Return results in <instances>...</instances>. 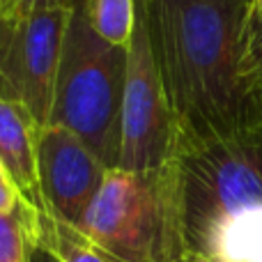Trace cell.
<instances>
[{
    "label": "cell",
    "mask_w": 262,
    "mask_h": 262,
    "mask_svg": "<svg viewBox=\"0 0 262 262\" xmlns=\"http://www.w3.org/2000/svg\"><path fill=\"white\" fill-rule=\"evenodd\" d=\"M175 143L228 136L262 120L258 0H143Z\"/></svg>",
    "instance_id": "6da1fadb"
},
{
    "label": "cell",
    "mask_w": 262,
    "mask_h": 262,
    "mask_svg": "<svg viewBox=\"0 0 262 262\" xmlns=\"http://www.w3.org/2000/svg\"><path fill=\"white\" fill-rule=\"evenodd\" d=\"M166 166L184 249L200 253L221 219L262 205V120L228 136L177 145Z\"/></svg>",
    "instance_id": "7a4b0ae2"
},
{
    "label": "cell",
    "mask_w": 262,
    "mask_h": 262,
    "mask_svg": "<svg viewBox=\"0 0 262 262\" xmlns=\"http://www.w3.org/2000/svg\"><path fill=\"white\" fill-rule=\"evenodd\" d=\"M124 74L127 49L99 39L76 0L64 32L49 124L76 134L108 170L120 161Z\"/></svg>",
    "instance_id": "3957f363"
},
{
    "label": "cell",
    "mask_w": 262,
    "mask_h": 262,
    "mask_svg": "<svg viewBox=\"0 0 262 262\" xmlns=\"http://www.w3.org/2000/svg\"><path fill=\"white\" fill-rule=\"evenodd\" d=\"M81 230L118 262H180L189 253L168 166L108 170Z\"/></svg>",
    "instance_id": "277c9868"
},
{
    "label": "cell",
    "mask_w": 262,
    "mask_h": 262,
    "mask_svg": "<svg viewBox=\"0 0 262 262\" xmlns=\"http://www.w3.org/2000/svg\"><path fill=\"white\" fill-rule=\"evenodd\" d=\"M72 9L44 5L14 21L0 18V97L26 106L39 129L51 120Z\"/></svg>",
    "instance_id": "5b68a950"
},
{
    "label": "cell",
    "mask_w": 262,
    "mask_h": 262,
    "mask_svg": "<svg viewBox=\"0 0 262 262\" xmlns=\"http://www.w3.org/2000/svg\"><path fill=\"white\" fill-rule=\"evenodd\" d=\"M136 3H138V18L127 49L118 168L131 172H149L159 170L170 161L175 129L161 74L154 60L145 5L143 0Z\"/></svg>",
    "instance_id": "8992f818"
},
{
    "label": "cell",
    "mask_w": 262,
    "mask_h": 262,
    "mask_svg": "<svg viewBox=\"0 0 262 262\" xmlns=\"http://www.w3.org/2000/svg\"><path fill=\"white\" fill-rule=\"evenodd\" d=\"M108 168L85 143L60 124H46L37 136V175L44 209L81 228Z\"/></svg>",
    "instance_id": "52a82bcc"
},
{
    "label": "cell",
    "mask_w": 262,
    "mask_h": 262,
    "mask_svg": "<svg viewBox=\"0 0 262 262\" xmlns=\"http://www.w3.org/2000/svg\"><path fill=\"white\" fill-rule=\"evenodd\" d=\"M37 136L39 127L26 106L0 97V163L18 195L37 212H44L37 175Z\"/></svg>",
    "instance_id": "ba28073f"
},
{
    "label": "cell",
    "mask_w": 262,
    "mask_h": 262,
    "mask_svg": "<svg viewBox=\"0 0 262 262\" xmlns=\"http://www.w3.org/2000/svg\"><path fill=\"white\" fill-rule=\"evenodd\" d=\"M200 255L212 262H262V205L221 219L207 235Z\"/></svg>",
    "instance_id": "9c48e42d"
},
{
    "label": "cell",
    "mask_w": 262,
    "mask_h": 262,
    "mask_svg": "<svg viewBox=\"0 0 262 262\" xmlns=\"http://www.w3.org/2000/svg\"><path fill=\"white\" fill-rule=\"evenodd\" d=\"M37 244L58 262H118L81 228L51 216L46 209L37 214Z\"/></svg>",
    "instance_id": "30bf717a"
},
{
    "label": "cell",
    "mask_w": 262,
    "mask_h": 262,
    "mask_svg": "<svg viewBox=\"0 0 262 262\" xmlns=\"http://www.w3.org/2000/svg\"><path fill=\"white\" fill-rule=\"evenodd\" d=\"M78 3L99 39L111 46L129 49L138 18L136 0H78Z\"/></svg>",
    "instance_id": "8fae6325"
},
{
    "label": "cell",
    "mask_w": 262,
    "mask_h": 262,
    "mask_svg": "<svg viewBox=\"0 0 262 262\" xmlns=\"http://www.w3.org/2000/svg\"><path fill=\"white\" fill-rule=\"evenodd\" d=\"M37 209L26 200L0 212V262H32L37 244Z\"/></svg>",
    "instance_id": "7c38bea8"
},
{
    "label": "cell",
    "mask_w": 262,
    "mask_h": 262,
    "mask_svg": "<svg viewBox=\"0 0 262 262\" xmlns=\"http://www.w3.org/2000/svg\"><path fill=\"white\" fill-rule=\"evenodd\" d=\"M76 0H0V18L3 21H14L32 9L44 7V5H64V7H74Z\"/></svg>",
    "instance_id": "4fadbf2b"
},
{
    "label": "cell",
    "mask_w": 262,
    "mask_h": 262,
    "mask_svg": "<svg viewBox=\"0 0 262 262\" xmlns=\"http://www.w3.org/2000/svg\"><path fill=\"white\" fill-rule=\"evenodd\" d=\"M21 195H18L16 186H14L12 177L7 175L5 166L0 163V212H12L18 203H21Z\"/></svg>",
    "instance_id": "5bb4252c"
},
{
    "label": "cell",
    "mask_w": 262,
    "mask_h": 262,
    "mask_svg": "<svg viewBox=\"0 0 262 262\" xmlns=\"http://www.w3.org/2000/svg\"><path fill=\"white\" fill-rule=\"evenodd\" d=\"M32 262H58V260H55L46 249L37 246V249H35V255H32Z\"/></svg>",
    "instance_id": "9a60e30c"
},
{
    "label": "cell",
    "mask_w": 262,
    "mask_h": 262,
    "mask_svg": "<svg viewBox=\"0 0 262 262\" xmlns=\"http://www.w3.org/2000/svg\"><path fill=\"white\" fill-rule=\"evenodd\" d=\"M258 12H260V21H262V0H258Z\"/></svg>",
    "instance_id": "2e32d148"
}]
</instances>
